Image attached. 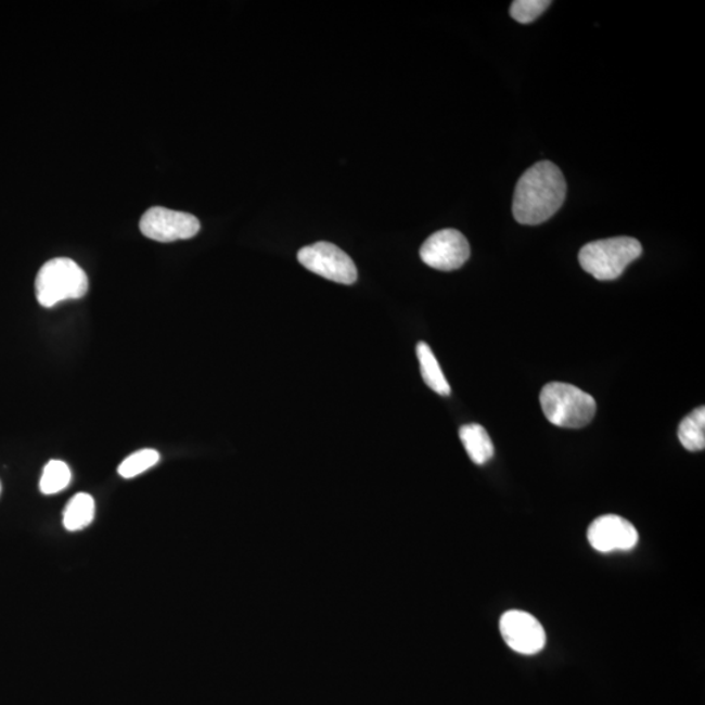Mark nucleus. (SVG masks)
Wrapping results in <instances>:
<instances>
[{"instance_id":"f257e3e1","label":"nucleus","mask_w":705,"mask_h":705,"mask_svg":"<svg viewBox=\"0 0 705 705\" xmlns=\"http://www.w3.org/2000/svg\"><path fill=\"white\" fill-rule=\"evenodd\" d=\"M566 192L561 169L550 162L538 163L518 179L512 214L523 226H540L561 209Z\"/></svg>"},{"instance_id":"f03ea898","label":"nucleus","mask_w":705,"mask_h":705,"mask_svg":"<svg viewBox=\"0 0 705 705\" xmlns=\"http://www.w3.org/2000/svg\"><path fill=\"white\" fill-rule=\"evenodd\" d=\"M541 408L548 421L557 427L581 428L593 420L595 400L573 384L551 382L541 390Z\"/></svg>"},{"instance_id":"7ed1b4c3","label":"nucleus","mask_w":705,"mask_h":705,"mask_svg":"<svg viewBox=\"0 0 705 705\" xmlns=\"http://www.w3.org/2000/svg\"><path fill=\"white\" fill-rule=\"evenodd\" d=\"M643 247L631 236L594 241L580 249V266L594 279L611 281L618 279L633 260L640 258Z\"/></svg>"},{"instance_id":"20e7f679","label":"nucleus","mask_w":705,"mask_h":705,"mask_svg":"<svg viewBox=\"0 0 705 705\" xmlns=\"http://www.w3.org/2000/svg\"><path fill=\"white\" fill-rule=\"evenodd\" d=\"M88 275L68 258L51 259L41 267L36 278V297L42 307H53L66 299L85 297Z\"/></svg>"},{"instance_id":"39448f33","label":"nucleus","mask_w":705,"mask_h":705,"mask_svg":"<svg viewBox=\"0 0 705 705\" xmlns=\"http://www.w3.org/2000/svg\"><path fill=\"white\" fill-rule=\"evenodd\" d=\"M298 261L312 273L337 284L352 285L358 279L355 261L342 248L329 242L300 248Z\"/></svg>"},{"instance_id":"423d86ee","label":"nucleus","mask_w":705,"mask_h":705,"mask_svg":"<svg viewBox=\"0 0 705 705\" xmlns=\"http://www.w3.org/2000/svg\"><path fill=\"white\" fill-rule=\"evenodd\" d=\"M198 230H201V222L194 215L163 207L146 210L140 220V232L146 239L157 242L194 239Z\"/></svg>"},{"instance_id":"0eeeda50","label":"nucleus","mask_w":705,"mask_h":705,"mask_svg":"<svg viewBox=\"0 0 705 705\" xmlns=\"http://www.w3.org/2000/svg\"><path fill=\"white\" fill-rule=\"evenodd\" d=\"M420 255L426 266L448 272L465 265L471 256V247L459 230L444 229L428 236Z\"/></svg>"},{"instance_id":"6e6552de","label":"nucleus","mask_w":705,"mask_h":705,"mask_svg":"<svg viewBox=\"0 0 705 705\" xmlns=\"http://www.w3.org/2000/svg\"><path fill=\"white\" fill-rule=\"evenodd\" d=\"M504 642L521 655H537L547 645V632L534 615L522 611H510L499 621Z\"/></svg>"},{"instance_id":"1a4fd4ad","label":"nucleus","mask_w":705,"mask_h":705,"mask_svg":"<svg viewBox=\"0 0 705 705\" xmlns=\"http://www.w3.org/2000/svg\"><path fill=\"white\" fill-rule=\"evenodd\" d=\"M588 541L600 553L612 551H628L637 547L639 534L626 518L617 515H605L595 518L588 529Z\"/></svg>"},{"instance_id":"9d476101","label":"nucleus","mask_w":705,"mask_h":705,"mask_svg":"<svg viewBox=\"0 0 705 705\" xmlns=\"http://www.w3.org/2000/svg\"><path fill=\"white\" fill-rule=\"evenodd\" d=\"M465 451L474 464L485 465L493 457V445L489 434L478 423L464 425L459 432Z\"/></svg>"},{"instance_id":"9b49d317","label":"nucleus","mask_w":705,"mask_h":705,"mask_svg":"<svg viewBox=\"0 0 705 705\" xmlns=\"http://www.w3.org/2000/svg\"><path fill=\"white\" fill-rule=\"evenodd\" d=\"M416 357H419L421 375L423 382L426 383V386L431 387L434 393L441 396L450 395V384H448L444 370H441L431 346L423 342L419 343V345H416Z\"/></svg>"},{"instance_id":"f8f14e48","label":"nucleus","mask_w":705,"mask_h":705,"mask_svg":"<svg viewBox=\"0 0 705 705\" xmlns=\"http://www.w3.org/2000/svg\"><path fill=\"white\" fill-rule=\"evenodd\" d=\"M94 501L89 493L80 492L70 499L63 512V525L69 531L81 530L93 522Z\"/></svg>"},{"instance_id":"ddd939ff","label":"nucleus","mask_w":705,"mask_h":705,"mask_svg":"<svg viewBox=\"0 0 705 705\" xmlns=\"http://www.w3.org/2000/svg\"><path fill=\"white\" fill-rule=\"evenodd\" d=\"M678 438L685 450L703 451L705 448V408L701 407L684 416L678 428Z\"/></svg>"},{"instance_id":"4468645a","label":"nucleus","mask_w":705,"mask_h":705,"mask_svg":"<svg viewBox=\"0 0 705 705\" xmlns=\"http://www.w3.org/2000/svg\"><path fill=\"white\" fill-rule=\"evenodd\" d=\"M70 471L66 463L61 460H51L44 466L40 480V490L47 496L60 492L69 485Z\"/></svg>"},{"instance_id":"2eb2a0df","label":"nucleus","mask_w":705,"mask_h":705,"mask_svg":"<svg viewBox=\"0 0 705 705\" xmlns=\"http://www.w3.org/2000/svg\"><path fill=\"white\" fill-rule=\"evenodd\" d=\"M159 461V453L155 450H141L128 457L118 467V473L124 478H133L151 470Z\"/></svg>"},{"instance_id":"dca6fc26","label":"nucleus","mask_w":705,"mask_h":705,"mask_svg":"<svg viewBox=\"0 0 705 705\" xmlns=\"http://www.w3.org/2000/svg\"><path fill=\"white\" fill-rule=\"evenodd\" d=\"M549 0H515L511 4V16L521 24L534 23L549 8Z\"/></svg>"},{"instance_id":"f3484780","label":"nucleus","mask_w":705,"mask_h":705,"mask_svg":"<svg viewBox=\"0 0 705 705\" xmlns=\"http://www.w3.org/2000/svg\"><path fill=\"white\" fill-rule=\"evenodd\" d=\"M0 493H2V483H0Z\"/></svg>"}]
</instances>
